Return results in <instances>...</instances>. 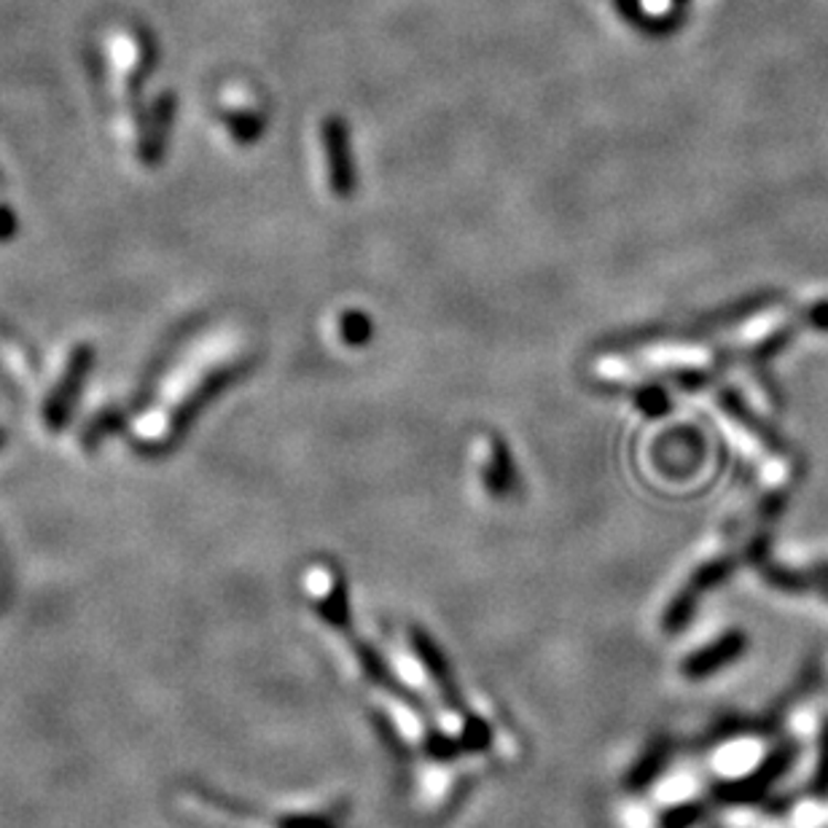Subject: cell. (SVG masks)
I'll use <instances>...</instances> for the list:
<instances>
[{
  "mask_svg": "<svg viewBox=\"0 0 828 828\" xmlns=\"http://www.w3.org/2000/svg\"><path fill=\"white\" fill-rule=\"evenodd\" d=\"M323 140L326 167H329V181L337 197H350L355 191V164H352V148L348 127L339 119H326L320 127Z\"/></svg>",
  "mask_w": 828,
  "mask_h": 828,
  "instance_id": "6da1fadb",
  "label": "cell"
},
{
  "mask_svg": "<svg viewBox=\"0 0 828 828\" xmlns=\"http://www.w3.org/2000/svg\"><path fill=\"white\" fill-rule=\"evenodd\" d=\"M729 571H732V562L729 560H715L700 567V571L691 576L689 584L683 586L681 595H678L676 601L670 603V608H667V614H665L667 633H681L686 624H689L691 616H694L700 597L708 590H713L715 584H721V581L729 576Z\"/></svg>",
  "mask_w": 828,
  "mask_h": 828,
  "instance_id": "7a4b0ae2",
  "label": "cell"
},
{
  "mask_svg": "<svg viewBox=\"0 0 828 828\" xmlns=\"http://www.w3.org/2000/svg\"><path fill=\"white\" fill-rule=\"evenodd\" d=\"M794 758H796V747L781 745L777 751H772L769 756L764 758V764L758 766L756 772L747 775V781L719 786L721 802H756L758 796H764L766 790H769L783 775H786L788 766L794 764Z\"/></svg>",
  "mask_w": 828,
  "mask_h": 828,
  "instance_id": "3957f363",
  "label": "cell"
},
{
  "mask_svg": "<svg viewBox=\"0 0 828 828\" xmlns=\"http://www.w3.org/2000/svg\"><path fill=\"white\" fill-rule=\"evenodd\" d=\"M745 648H747V635L740 633V629H729V633L721 635L719 640L708 643V646L700 648L697 654L686 657L681 670L689 681H702V678L715 676L719 670H724V667L737 662V659L745 654Z\"/></svg>",
  "mask_w": 828,
  "mask_h": 828,
  "instance_id": "277c9868",
  "label": "cell"
},
{
  "mask_svg": "<svg viewBox=\"0 0 828 828\" xmlns=\"http://www.w3.org/2000/svg\"><path fill=\"white\" fill-rule=\"evenodd\" d=\"M481 479H485V487L492 492L496 498H506L514 492L517 487V474H514V463H511L509 449L500 438H487L485 447H481Z\"/></svg>",
  "mask_w": 828,
  "mask_h": 828,
  "instance_id": "5b68a950",
  "label": "cell"
},
{
  "mask_svg": "<svg viewBox=\"0 0 828 828\" xmlns=\"http://www.w3.org/2000/svg\"><path fill=\"white\" fill-rule=\"evenodd\" d=\"M721 404H724V410H726L729 414H732V417L737 420V423L743 425V428L751 431L753 436L762 438V442L766 444V447H772V449H783L781 436H777L775 431L769 428V425L762 423V420H758L756 414H753L751 410H747V406L743 404V399H740V395L724 393V395H721Z\"/></svg>",
  "mask_w": 828,
  "mask_h": 828,
  "instance_id": "8992f818",
  "label": "cell"
},
{
  "mask_svg": "<svg viewBox=\"0 0 828 828\" xmlns=\"http://www.w3.org/2000/svg\"><path fill=\"white\" fill-rule=\"evenodd\" d=\"M665 764H667V745L657 743L654 747H648V751L643 753L640 762L635 764L633 772L627 775V786L633 790L646 788L648 783L657 781V775L665 769Z\"/></svg>",
  "mask_w": 828,
  "mask_h": 828,
  "instance_id": "52a82bcc",
  "label": "cell"
},
{
  "mask_svg": "<svg viewBox=\"0 0 828 828\" xmlns=\"http://www.w3.org/2000/svg\"><path fill=\"white\" fill-rule=\"evenodd\" d=\"M813 788H815V794H828V721L824 726H820L818 764H815Z\"/></svg>",
  "mask_w": 828,
  "mask_h": 828,
  "instance_id": "ba28073f",
  "label": "cell"
},
{
  "mask_svg": "<svg viewBox=\"0 0 828 828\" xmlns=\"http://www.w3.org/2000/svg\"><path fill=\"white\" fill-rule=\"evenodd\" d=\"M638 406L646 414L659 417V414H665L667 406H670V399H667V393L662 391V388H643V391L638 393Z\"/></svg>",
  "mask_w": 828,
  "mask_h": 828,
  "instance_id": "9c48e42d",
  "label": "cell"
},
{
  "mask_svg": "<svg viewBox=\"0 0 828 828\" xmlns=\"http://www.w3.org/2000/svg\"><path fill=\"white\" fill-rule=\"evenodd\" d=\"M342 333H344V339H348V342L361 344V342H367L369 333H372V326H369V320L363 318V315L350 312L342 318Z\"/></svg>",
  "mask_w": 828,
  "mask_h": 828,
  "instance_id": "30bf717a",
  "label": "cell"
},
{
  "mask_svg": "<svg viewBox=\"0 0 828 828\" xmlns=\"http://www.w3.org/2000/svg\"><path fill=\"white\" fill-rule=\"evenodd\" d=\"M697 818H700V809L681 807V809H676V813H670V818H667V828H686L689 824H694Z\"/></svg>",
  "mask_w": 828,
  "mask_h": 828,
  "instance_id": "8fae6325",
  "label": "cell"
},
{
  "mask_svg": "<svg viewBox=\"0 0 828 828\" xmlns=\"http://www.w3.org/2000/svg\"><path fill=\"white\" fill-rule=\"evenodd\" d=\"M809 326L818 331H828V299L826 301H815L813 310L807 312Z\"/></svg>",
  "mask_w": 828,
  "mask_h": 828,
  "instance_id": "7c38bea8",
  "label": "cell"
}]
</instances>
